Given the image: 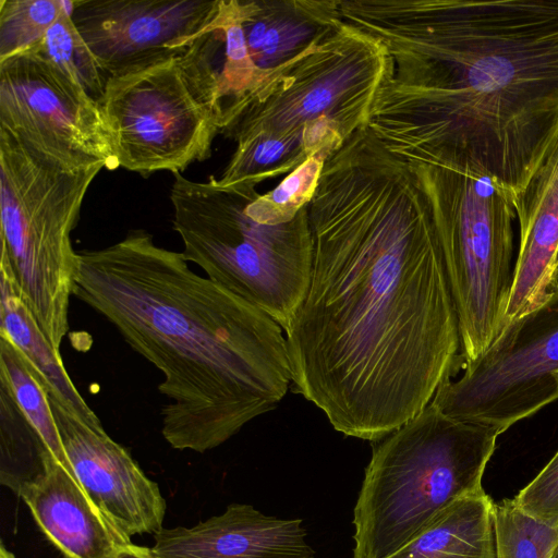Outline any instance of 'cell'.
Instances as JSON below:
<instances>
[{
	"mask_svg": "<svg viewBox=\"0 0 558 558\" xmlns=\"http://www.w3.org/2000/svg\"><path fill=\"white\" fill-rule=\"evenodd\" d=\"M173 228L186 262L252 303L286 330L303 302L314 242L307 205L290 221L260 223L246 213L255 183L197 182L173 173Z\"/></svg>",
	"mask_w": 558,
	"mask_h": 558,
	"instance_id": "8992f818",
	"label": "cell"
},
{
	"mask_svg": "<svg viewBox=\"0 0 558 558\" xmlns=\"http://www.w3.org/2000/svg\"><path fill=\"white\" fill-rule=\"evenodd\" d=\"M306 536L300 519L231 504L192 527L160 530L151 550L157 558H313Z\"/></svg>",
	"mask_w": 558,
	"mask_h": 558,
	"instance_id": "5bb4252c",
	"label": "cell"
},
{
	"mask_svg": "<svg viewBox=\"0 0 558 558\" xmlns=\"http://www.w3.org/2000/svg\"><path fill=\"white\" fill-rule=\"evenodd\" d=\"M512 500L527 515L558 529V451Z\"/></svg>",
	"mask_w": 558,
	"mask_h": 558,
	"instance_id": "d4e9b609",
	"label": "cell"
},
{
	"mask_svg": "<svg viewBox=\"0 0 558 558\" xmlns=\"http://www.w3.org/2000/svg\"><path fill=\"white\" fill-rule=\"evenodd\" d=\"M337 16L302 51L263 71L225 132L228 136L236 143L260 137L302 140L305 128L327 123L347 140L367 126L388 56L379 40Z\"/></svg>",
	"mask_w": 558,
	"mask_h": 558,
	"instance_id": "ba28073f",
	"label": "cell"
},
{
	"mask_svg": "<svg viewBox=\"0 0 558 558\" xmlns=\"http://www.w3.org/2000/svg\"><path fill=\"white\" fill-rule=\"evenodd\" d=\"M428 199L469 363L507 327L513 281V195L470 167L411 160Z\"/></svg>",
	"mask_w": 558,
	"mask_h": 558,
	"instance_id": "52a82bcc",
	"label": "cell"
},
{
	"mask_svg": "<svg viewBox=\"0 0 558 558\" xmlns=\"http://www.w3.org/2000/svg\"><path fill=\"white\" fill-rule=\"evenodd\" d=\"M220 0H70L72 21L107 76L179 58Z\"/></svg>",
	"mask_w": 558,
	"mask_h": 558,
	"instance_id": "7c38bea8",
	"label": "cell"
},
{
	"mask_svg": "<svg viewBox=\"0 0 558 558\" xmlns=\"http://www.w3.org/2000/svg\"><path fill=\"white\" fill-rule=\"evenodd\" d=\"M495 558H553L558 529L519 509L512 499L494 504Z\"/></svg>",
	"mask_w": 558,
	"mask_h": 558,
	"instance_id": "7402d4cb",
	"label": "cell"
},
{
	"mask_svg": "<svg viewBox=\"0 0 558 558\" xmlns=\"http://www.w3.org/2000/svg\"><path fill=\"white\" fill-rule=\"evenodd\" d=\"M35 49L82 86L97 101L108 80L87 44L75 27L70 14V1Z\"/></svg>",
	"mask_w": 558,
	"mask_h": 558,
	"instance_id": "44dd1931",
	"label": "cell"
},
{
	"mask_svg": "<svg viewBox=\"0 0 558 558\" xmlns=\"http://www.w3.org/2000/svg\"><path fill=\"white\" fill-rule=\"evenodd\" d=\"M0 558H15V556L4 547L3 543L0 545Z\"/></svg>",
	"mask_w": 558,
	"mask_h": 558,
	"instance_id": "4316f807",
	"label": "cell"
},
{
	"mask_svg": "<svg viewBox=\"0 0 558 558\" xmlns=\"http://www.w3.org/2000/svg\"><path fill=\"white\" fill-rule=\"evenodd\" d=\"M77 255L74 296L163 376L161 433L172 448L211 450L283 399L292 374L280 325L182 253L132 230Z\"/></svg>",
	"mask_w": 558,
	"mask_h": 558,
	"instance_id": "3957f363",
	"label": "cell"
},
{
	"mask_svg": "<svg viewBox=\"0 0 558 558\" xmlns=\"http://www.w3.org/2000/svg\"><path fill=\"white\" fill-rule=\"evenodd\" d=\"M430 403L445 415L502 434L558 399V288L511 322L487 351L461 363Z\"/></svg>",
	"mask_w": 558,
	"mask_h": 558,
	"instance_id": "9c48e42d",
	"label": "cell"
},
{
	"mask_svg": "<svg viewBox=\"0 0 558 558\" xmlns=\"http://www.w3.org/2000/svg\"><path fill=\"white\" fill-rule=\"evenodd\" d=\"M493 508L484 492L457 499L387 558H495Z\"/></svg>",
	"mask_w": 558,
	"mask_h": 558,
	"instance_id": "e0dca14e",
	"label": "cell"
},
{
	"mask_svg": "<svg viewBox=\"0 0 558 558\" xmlns=\"http://www.w3.org/2000/svg\"><path fill=\"white\" fill-rule=\"evenodd\" d=\"M112 558H157L151 548L130 543L121 547Z\"/></svg>",
	"mask_w": 558,
	"mask_h": 558,
	"instance_id": "484cf974",
	"label": "cell"
},
{
	"mask_svg": "<svg viewBox=\"0 0 558 558\" xmlns=\"http://www.w3.org/2000/svg\"><path fill=\"white\" fill-rule=\"evenodd\" d=\"M119 166L142 175L181 172L207 159L220 132L192 93L178 58L109 76L98 100Z\"/></svg>",
	"mask_w": 558,
	"mask_h": 558,
	"instance_id": "30bf717a",
	"label": "cell"
},
{
	"mask_svg": "<svg viewBox=\"0 0 558 558\" xmlns=\"http://www.w3.org/2000/svg\"><path fill=\"white\" fill-rule=\"evenodd\" d=\"M19 496L44 534L66 558H112L132 543L56 458Z\"/></svg>",
	"mask_w": 558,
	"mask_h": 558,
	"instance_id": "2e32d148",
	"label": "cell"
},
{
	"mask_svg": "<svg viewBox=\"0 0 558 558\" xmlns=\"http://www.w3.org/2000/svg\"><path fill=\"white\" fill-rule=\"evenodd\" d=\"M519 251L506 311L507 326L555 290L558 264V141L514 202Z\"/></svg>",
	"mask_w": 558,
	"mask_h": 558,
	"instance_id": "9a60e30c",
	"label": "cell"
},
{
	"mask_svg": "<svg viewBox=\"0 0 558 558\" xmlns=\"http://www.w3.org/2000/svg\"><path fill=\"white\" fill-rule=\"evenodd\" d=\"M0 451L1 484L16 495L36 481L46 471L49 461L56 458L23 414L10 391L2 385Z\"/></svg>",
	"mask_w": 558,
	"mask_h": 558,
	"instance_id": "ffe728a7",
	"label": "cell"
},
{
	"mask_svg": "<svg viewBox=\"0 0 558 558\" xmlns=\"http://www.w3.org/2000/svg\"><path fill=\"white\" fill-rule=\"evenodd\" d=\"M63 9V0H1L0 61L37 47Z\"/></svg>",
	"mask_w": 558,
	"mask_h": 558,
	"instance_id": "cb8c5ba5",
	"label": "cell"
},
{
	"mask_svg": "<svg viewBox=\"0 0 558 558\" xmlns=\"http://www.w3.org/2000/svg\"><path fill=\"white\" fill-rule=\"evenodd\" d=\"M0 128L69 161L120 167L99 102L35 48L0 61Z\"/></svg>",
	"mask_w": 558,
	"mask_h": 558,
	"instance_id": "8fae6325",
	"label": "cell"
},
{
	"mask_svg": "<svg viewBox=\"0 0 558 558\" xmlns=\"http://www.w3.org/2000/svg\"><path fill=\"white\" fill-rule=\"evenodd\" d=\"M499 435L429 403L373 441L353 510V558L389 557L451 502L484 492Z\"/></svg>",
	"mask_w": 558,
	"mask_h": 558,
	"instance_id": "5b68a950",
	"label": "cell"
},
{
	"mask_svg": "<svg viewBox=\"0 0 558 558\" xmlns=\"http://www.w3.org/2000/svg\"><path fill=\"white\" fill-rule=\"evenodd\" d=\"M328 157L324 153L308 157L269 193L259 195L254 189L246 204L247 215L266 225L292 220L312 199Z\"/></svg>",
	"mask_w": 558,
	"mask_h": 558,
	"instance_id": "603a6c76",
	"label": "cell"
},
{
	"mask_svg": "<svg viewBox=\"0 0 558 558\" xmlns=\"http://www.w3.org/2000/svg\"><path fill=\"white\" fill-rule=\"evenodd\" d=\"M50 403L75 477L98 509L129 537L162 530L167 506L158 484L102 424H87Z\"/></svg>",
	"mask_w": 558,
	"mask_h": 558,
	"instance_id": "4fadbf2b",
	"label": "cell"
},
{
	"mask_svg": "<svg viewBox=\"0 0 558 558\" xmlns=\"http://www.w3.org/2000/svg\"><path fill=\"white\" fill-rule=\"evenodd\" d=\"M558 288V264L556 269V276H555V289Z\"/></svg>",
	"mask_w": 558,
	"mask_h": 558,
	"instance_id": "83f0119b",
	"label": "cell"
},
{
	"mask_svg": "<svg viewBox=\"0 0 558 558\" xmlns=\"http://www.w3.org/2000/svg\"><path fill=\"white\" fill-rule=\"evenodd\" d=\"M553 558H558V546H557V548H556V550H555V553L553 555Z\"/></svg>",
	"mask_w": 558,
	"mask_h": 558,
	"instance_id": "f1b7e54d",
	"label": "cell"
},
{
	"mask_svg": "<svg viewBox=\"0 0 558 558\" xmlns=\"http://www.w3.org/2000/svg\"><path fill=\"white\" fill-rule=\"evenodd\" d=\"M350 21L388 56L367 124L387 149L515 202L558 141V0L363 1Z\"/></svg>",
	"mask_w": 558,
	"mask_h": 558,
	"instance_id": "7a4b0ae2",
	"label": "cell"
},
{
	"mask_svg": "<svg viewBox=\"0 0 558 558\" xmlns=\"http://www.w3.org/2000/svg\"><path fill=\"white\" fill-rule=\"evenodd\" d=\"M0 291V332L9 337L38 369L50 400L87 424L101 425L66 373L61 353L46 339L19 298L11 279L2 272Z\"/></svg>",
	"mask_w": 558,
	"mask_h": 558,
	"instance_id": "ac0fdd59",
	"label": "cell"
},
{
	"mask_svg": "<svg viewBox=\"0 0 558 558\" xmlns=\"http://www.w3.org/2000/svg\"><path fill=\"white\" fill-rule=\"evenodd\" d=\"M307 213L312 274L284 330L293 391L337 432L376 441L461 362L430 206L407 161L357 138L325 160Z\"/></svg>",
	"mask_w": 558,
	"mask_h": 558,
	"instance_id": "6da1fadb",
	"label": "cell"
},
{
	"mask_svg": "<svg viewBox=\"0 0 558 558\" xmlns=\"http://www.w3.org/2000/svg\"><path fill=\"white\" fill-rule=\"evenodd\" d=\"M104 161L73 162L0 128V270L53 349L78 274L71 233Z\"/></svg>",
	"mask_w": 558,
	"mask_h": 558,
	"instance_id": "277c9868",
	"label": "cell"
},
{
	"mask_svg": "<svg viewBox=\"0 0 558 558\" xmlns=\"http://www.w3.org/2000/svg\"><path fill=\"white\" fill-rule=\"evenodd\" d=\"M0 385L10 391L51 453L74 474L61 442L46 383L27 356L1 332Z\"/></svg>",
	"mask_w": 558,
	"mask_h": 558,
	"instance_id": "d6986e66",
	"label": "cell"
}]
</instances>
